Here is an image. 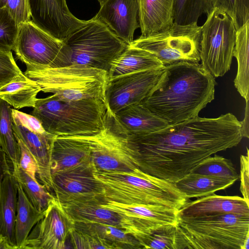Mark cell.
I'll return each instance as SVG.
<instances>
[{"mask_svg": "<svg viewBox=\"0 0 249 249\" xmlns=\"http://www.w3.org/2000/svg\"><path fill=\"white\" fill-rule=\"evenodd\" d=\"M88 138L94 172H129L139 168L136 147L113 128L108 117L105 129Z\"/></svg>", "mask_w": 249, "mask_h": 249, "instance_id": "cell-11", "label": "cell"}, {"mask_svg": "<svg viewBox=\"0 0 249 249\" xmlns=\"http://www.w3.org/2000/svg\"><path fill=\"white\" fill-rule=\"evenodd\" d=\"M74 227V222L54 196L43 217L31 230L22 249H67L66 241Z\"/></svg>", "mask_w": 249, "mask_h": 249, "instance_id": "cell-14", "label": "cell"}, {"mask_svg": "<svg viewBox=\"0 0 249 249\" xmlns=\"http://www.w3.org/2000/svg\"><path fill=\"white\" fill-rule=\"evenodd\" d=\"M41 87L35 80L24 75L0 88V99L15 109L35 107Z\"/></svg>", "mask_w": 249, "mask_h": 249, "instance_id": "cell-26", "label": "cell"}, {"mask_svg": "<svg viewBox=\"0 0 249 249\" xmlns=\"http://www.w3.org/2000/svg\"><path fill=\"white\" fill-rule=\"evenodd\" d=\"M106 200L95 199L62 204L74 223L106 224L124 230L129 233L128 220L116 212L102 206Z\"/></svg>", "mask_w": 249, "mask_h": 249, "instance_id": "cell-20", "label": "cell"}, {"mask_svg": "<svg viewBox=\"0 0 249 249\" xmlns=\"http://www.w3.org/2000/svg\"><path fill=\"white\" fill-rule=\"evenodd\" d=\"M240 191L243 196V198L249 204V149L248 147H247L246 155L240 156Z\"/></svg>", "mask_w": 249, "mask_h": 249, "instance_id": "cell-41", "label": "cell"}, {"mask_svg": "<svg viewBox=\"0 0 249 249\" xmlns=\"http://www.w3.org/2000/svg\"><path fill=\"white\" fill-rule=\"evenodd\" d=\"M0 8L6 10L18 27L32 20L29 0H0Z\"/></svg>", "mask_w": 249, "mask_h": 249, "instance_id": "cell-38", "label": "cell"}, {"mask_svg": "<svg viewBox=\"0 0 249 249\" xmlns=\"http://www.w3.org/2000/svg\"><path fill=\"white\" fill-rule=\"evenodd\" d=\"M246 103L245 118L241 123L243 136L249 138V101Z\"/></svg>", "mask_w": 249, "mask_h": 249, "instance_id": "cell-43", "label": "cell"}, {"mask_svg": "<svg viewBox=\"0 0 249 249\" xmlns=\"http://www.w3.org/2000/svg\"><path fill=\"white\" fill-rule=\"evenodd\" d=\"M0 249H15L4 236L0 235Z\"/></svg>", "mask_w": 249, "mask_h": 249, "instance_id": "cell-44", "label": "cell"}, {"mask_svg": "<svg viewBox=\"0 0 249 249\" xmlns=\"http://www.w3.org/2000/svg\"><path fill=\"white\" fill-rule=\"evenodd\" d=\"M200 58L201 65L214 77L223 76L233 57L236 30L224 12L214 9L201 26Z\"/></svg>", "mask_w": 249, "mask_h": 249, "instance_id": "cell-9", "label": "cell"}, {"mask_svg": "<svg viewBox=\"0 0 249 249\" xmlns=\"http://www.w3.org/2000/svg\"><path fill=\"white\" fill-rule=\"evenodd\" d=\"M164 72L162 68L123 75L109 81L106 105L112 116L130 106L141 103L151 92Z\"/></svg>", "mask_w": 249, "mask_h": 249, "instance_id": "cell-13", "label": "cell"}, {"mask_svg": "<svg viewBox=\"0 0 249 249\" xmlns=\"http://www.w3.org/2000/svg\"><path fill=\"white\" fill-rule=\"evenodd\" d=\"M18 182L11 171L5 176L0 188V235L15 249V225L18 202Z\"/></svg>", "mask_w": 249, "mask_h": 249, "instance_id": "cell-24", "label": "cell"}, {"mask_svg": "<svg viewBox=\"0 0 249 249\" xmlns=\"http://www.w3.org/2000/svg\"><path fill=\"white\" fill-rule=\"evenodd\" d=\"M178 226L189 249H242L249 235V215L216 213L178 216Z\"/></svg>", "mask_w": 249, "mask_h": 249, "instance_id": "cell-6", "label": "cell"}, {"mask_svg": "<svg viewBox=\"0 0 249 249\" xmlns=\"http://www.w3.org/2000/svg\"><path fill=\"white\" fill-rule=\"evenodd\" d=\"M63 41L71 49L72 64L107 72L112 61L128 46L93 18Z\"/></svg>", "mask_w": 249, "mask_h": 249, "instance_id": "cell-7", "label": "cell"}, {"mask_svg": "<svg viewBox=\"0 0 249 249\" xmlns=\"http://www.w3.org/2000/svg\"><path fill=\"white\" fill-rule=\"evenodd\" d=\"M203 13L202 0H175L174 23L179 25L197 23Z\"/></svg>", "mask_w": 249, "mask_h": 249, "instance_id": "cell-35", "label": "cell"}, {"mask_svg": "<svg viewBox=\"0 0 249 249\" xmlns=\"http://www.w3.org/2000/svg\"><path fill=\"white\" fill-rule=\"evenodd\" d=\"M32 21L54 38L65 40L86 20L76 18L66 0H29Z\"/></svg>", "mask_w": 249, "mask_h": 249, "instance_id": "cell-16", "label": "cell"}, {"mask_svg": "<svg viewBox=\"0 0 249 249\" xmlns=\"http://www.w3.org/2000/svg\"><path fill=\"white\" fill-rule=\"evenodd\" d=\"M45 211H38L31 203L21 186L18 183V202L15 231L16 246L22 248L31 230L43 217Z\"/></svg>", "mask_w": 249, "mask_h": 249, "instance_id": "cell-28", "label": "cell"}, {"mask_svg": "<svg viewBox=\"0 0 249 249\" xmlns=\"http://www.w3.org/2000/svg\"><path fill=\"white\" fill-rule=\"evenodd\" d=\"M235 182L224 178L191 172L174 184L189 199L213 194L230 187Z\"/></svg>", "mask_w": 249, "mask_h": 249, "instance_id": "cell-25", "label": "cell"}, {"mask_svg": "<svg viewBox=\"0 0 249 249\" xmlns=\"http://www.w3.org/2000/svg\"><path fill=\"white\" fill-rule=\"evenodd\" d=\"M14 51L26 66L53 68L72 64L70 47L37 27L32 20L18 26Z\"/></svg>", "mask_w": 249, "mask_h": 249, "instance_id": "cell-10", "label": "cell"}, {"mask_svg": "<svg viewBox=\"0 0 249 249\" xmlns=\"http://www.w3.org/2000/svg\"><path fill=\"white\" fill-rule=\"evenodd\" d=\"M134 237L142 249H186L188 245L177 224L166 225L150 234Z\"/></svg>", "mask_w": 249, "mask_h": 249, "instance_id": "cell-29", "label": "cell"}, {"mask_svg": "<svg viewBox=\"0 0 249 249\" xmlns=\"http://www.w3.org/2000/svg\"><path fill=\"white\" fill-rule=\"evenodd\" d=\"M31 115L56 136H91L106 127V104L97 99L65 100L52 94L37 98Z\"/></svg>", "mask_w": 249, "mask_h": 249, "instance_id": "cell-3", "label": "cell"}, {"mask_svg": "<svg viewBox=\"0 0 249 249\" xmlns=\"http://www.w3.org/2000/svg\"><path fill=\"white\" fill-rule=\"evenodd\" d=\"M36 81L41 91L65 100L97 99L106 104L107 72L87 65L72 64L48 68L26 66L24 73Z\"/></svg>", "mask_w": 249, "mask_h": 249, "instance_id": "cell-5", "label": "cell"}, {"mask_svg": "<svg viewBox=\"0 0 249 249\" xmlns=\"http://www.w3.org/2000/svg\"><path fill=\"white\" fill-rule=\"evenodd\" d=\"M249 235H248L244 241L242 249H249Z\"/></svg>", "mask_w": 249, "mask_h": 249, "instance_id": "cell-45", "label": "cell"}, {"mask_svg": "<svg viewBox=\"0 0 249 249\" xmlns=\"http://www.w3.org/2000/svg\"><path fill=\"white\" fill-rule=\"evenodd\" d=\"M111 119L114 129L125 137L148 134L169 124L141 103L123 109Z\"/></svg>", "mask_w": 249, "mask_h": 249, "instance_id": "cell-18", "label": "cell"}, {"mask_svg": "<svg viewBox=\"0 0 249 249\" xmlns=\"http://www.w3.org/2000/svg\"><path fill=\"white\" fill-rule=\"evenodd\" d=\"M23 75L13 57L12 51L0 50V88Z\"/></svg>", "mask_w": 249, "mask_h": 249, "instance_id": "cell-39", "label": "cell"}, {"mask_svg": "<svg viewBox=\"0 0 249 249\" xmlns=\"http://www.w3.org/2000/svg\"><path fill=\"white\" fill-rule=\"evenodd\" d=\"M141 36L164 32L174 23L175 0H137Z\"/></svg>", "mask_w": 249, "mask_h": 249, "instance_id": "cell-22", "label": "cell"}, {"mask_svg": "<svg viewBox=\"0 0 249 249\" xmlns=\"http://www.w3.org/2000/svg\"><path fill=\"white\" fill-rule=\"evenodd\" d=\"M102 184L106 200L126 204H150L178 210L188 199L174 183L146 173L139 168L129 172H94Z\"/></svg>", "mask_w": 249, "mask_h": 249, "instance_id": "cell-4", "label": "cell"}, {"mask_svg": "<svg viewBox=\"0 0 249 249\" xmlns=\"http://www.w3.org/2000/svg\"><path fill=\"white\" fill-rule=\"evenodd\" d=\"M233 56L237 61L234 85L240 95L249 100V21L236 30Z\"/></svg>", "mask_w": 249, "mask_h": 249, "instance_id": "cell-27", "label": "cell"}, {"mask_svg": "<svg viewBox=\"0 0 249 249\" xmlns=\"http://www.w3.org/2000/svg\"><path fill=\"white\" fill-rule=\"evenodd\" d=\"M11 167L5 153L0 146V188L5 176L11 171Z\"/></svg>", "mask_w": 249, "mask_h": 249, "instance_id": "cell-42", "label": "cell"}, {"mask_svg": "<svg viewBox=\"0 0 249 249\" xmlns=\"http://www.w3.org/2000/svg\"><path fill=\"white\" fill-rule=\"evenodd\" d=\"M102 206L111 209L126 218L130 225L129 233L133 236L150 234L169 225H176L179 210L150 204H126L106 200Z\"/></svg>", "mask_w": 249, "mask_h": 249, "instance_id": "cell-15", "label": "cell"}, {"mask_svg": "<svg viewBox=\"0 0 249 249\" xmlns=\"http://www.w3.org/2000/svg\"><path fill=\"white\" fill-rule=\"evenodd\" d=\"M191 172L235 181L239 178L231 161L215 154L213 156H211L203 160Z\"/></svg>", "mask_w": 249, "mask_h": 249, "instance_id": "cell-34", "label": "cell"}, {"mask_svg": "<svg viewBox=\"0 0 249 249\" xmlns=\"http://www.w3.org/2000/svg\"><path fill=\"white\" fill-rule=\"evenodd\" d=\"M204 13L218 9L232 19L236 30L249 21V0H202Z\"/></svg>", "mask_w": 249, "mask_h": 249, "instance_id": "cell-33", "label": "cell"}, {"mask_svg": "<svg viewBox=\"0 0 249 249\" xmlns=\"http://www.w3.org/2000/svg\"><path fill=\"white\" fill-rule=\"evenodd\" d=\"M74 223L75 228L92 232L104 239L110 249H142L138 240L123 229L102 224Z\"/></svg>", "mask_w": 249, "mask_h": 249, "instance_id": "cell-30", "label": "cell"}, {"mask_svg": "<svg viewBox=\"0 0 249 249\" xmlns=\"http://www.w3.org/2000/svg\"><path fill=\"white\" fill-rule=\"evenodd\" d=\"M18 27L4 9L0 8V50L14 51Z\"/></svg>", "mask_w": 249, "mask_h": 249, "instance_id": "cell-36", "label": "cell"}, {"mask_svg": "<svg viewBox=\"0 0 249 249\" xmlns=\"http://www.w3.org/2000/svg\"><path fill=\"white\" fill-rule=\"evenodd\" d=\"M164 66L150 52L128 45L111 62L107 71L108 81L126 74Z\"/></svg>", "mask_w": 249, "mask_h": 249, "instance_id": "cell-23", "label": "cell"}, {"mask_svg": "<svg viewBox=\"0 0 249 249\" xmlns=\"http://www.w3.org/2000/svg\"><path fill=\"white\" fill-rule=\"evenodd\" d=\"M90 152L88 136H55L51 151L52 174L90 160Z\"/></svg>", "mask_w": 249, "mask_h": 249, "instance_id": "cell-19", "label": "cell"}, {"mask_svg": "<svg viewBox=\"0 0 249 249\" xmlns=\"http://www.w3.org/2000/svg\"><path fill=\"white\" fill-rule=\"evenodd\" d=\"M15 137L19 149L18 168L26 173L33 179H36L37 165L34 157L22 142Z\"/></svg>", "mask_w": 249, "mask_h": 249, "instance_id": "cell-40", "label": "cell"}, {"mask_svg": "<svg viewBox=\"0 0 249 249\" xmlns=\"http://www.w3.org/2000/svg\"><path fill=\"white\" fill-rule=\"evenodd\" d=\"M104 25L113 35L130 45L139 27L137 0H106L93 18Z\"/></svg>", "mask_w": 249, "mask_h": 249, "instance_id": "cell-17", "label": "cell"}, {"mask_svg": "<svg viewBox=\"0 0 249 249\" xmlns=\"http://www.w3.org/2000/svg\"><path fill=\"white\" fill-rule=\"evenodd\" d=\"M0 146L5 153L13 171L17 170L19 149L13 129L12 108L9 104L0 99Z\"/></svg>", "mask_w": 249, "mask_h": 249, "instance_id": "cell-31", "label": "cell"}, {"mask_svg": "<svg viewBox=\"0 0 249 249\" xmlns=\"http://www.w3.org/2000/svg\"><path fill=\"white\" fill-rule=\"evenodd\" d=\"M215 78L199 63L164 66L162 77L141 103L169 124L185 121L214 100Z\"/></svg>", "mask_w": 249, "mask_h": 249, "instance_id": "cell-2", "label": "cell"}, {"mask_svg": "<svg viewBox=\"0 0 249 249\" xmlns=\"http://www.w3.org/2000/svg\"><path fill=\"white\" fill-rule=\"evenodd\" d=\"M90 160L52 174L54 196L62 204L105 200L104 188L95 178Z\"/></svg>", "mask_w": 249, "mask_h": 249, "instance_id": "cell-12", "label": "cell"}, {"mask_svg": "<svg viewBox=\"0 0 249 249\" xmlns=\"http://www.w3.org/2000/svg\"><path fill=\"white\" fill-rule=\"evenodd\" d=\"M101 5L106 0H97Z\"/></svg>", "mask_w": 249, "mask_h": 249, "instance_id": "cell-46", "label": "cell"}, {"mask_svg": "<svg viewBox=\"0 0 249 249\" xmlns=\"http://www.w3.org/2000/svg\"><path fill=\"white\" fill-rule=\"evenodd\" d=\"M69 238L73 249H110L108 244L95 233L75 227L71 231Z\"/></svg>", "mask_w": 249, "mask_h": 249, "instance_id": "cell-37", "label": "cell"}, {"mask_svg": "<svg viewBox=\"0 0 249 249\" xmlns=\"http://www.w3.org/2000/svg\"><path fill=\"white\" fill-rule=\"evenodd\" d=\"M12 172L33 205L39 211H45L54 196L20 169Z\"/></svg>", "mask_w": 249, "mask_h": 249, "instance_id": "cell-32", "label": "cell"}, {"mask_svg": "<svg viewBox=\"0 0 249 249\" xmlns=\"http://www.w3.org/2000/svg\"><path fill=\"white\" fill-rule=\"evenodd\" d=\"M216 213L249 215V204L238 196H223L213 194L187 202L178 211L179 217H195Z\"/></svg>", "mask_w": 249, "mask_h": 249, "instance_id": "cell-21", "label": "cell"}, {"mask_svg": "<svg viewBox=\"0 0 249 249\" xmlns=\"http://www.w3.org/2000/svg\"><path fill=\"white\" fill-rule=\"evenodd\" d=\"M126 138L138 152L139 169L174 183L207 158L236 146L243 136L241 121L229 112L212 118L197 115Z\"/></svg>", "mask_w": 249, "mask_h": 249, "instance_id": "cell-1", "label": "cell"}, {"mask_svg": "<svg viewBox=\"0 0 249 249\" xmlns=\"http://www.w3.org/2000/svg\"><path fill=\"white\" fill-rule=\"evenodd\" d=\"M201 26L197 23L179 25L174 23L167 30L142 37L128 45L148 51L164 66L179 61L199 63Z\"/></svg>", "mask_w": 249, "mask_h": 249, "instance_id": "cell-8", "label": "cell"}]
</instances>
